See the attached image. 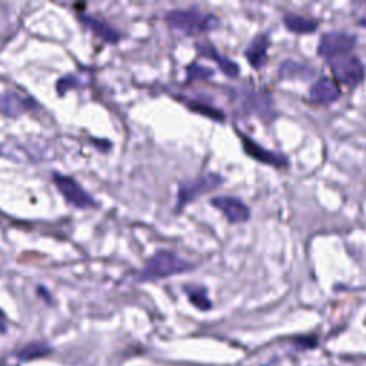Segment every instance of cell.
Returning <instances> with one entry per match:
<instances>
[{
	"label": "cell",
	"mask_w": 366,
	"mask_h": 366,
	"mask_svg": "<svg viewBox=\"0 0 366 366\" xmlns=\"http://www.w3.org/2000/svg\"><path fill=\"white\" fill-rule=\"evenodd\" d=\"M195 268L196 265L193 262L186 261L173 252L159 251L148 259L143 269L136 275V279L139 282L159 280L178 273L189 272Z\"/></svg>",
	"instance_id": "obj_1"
},
{
	"label": "cell",
	"mask_w": 366,
	"mask_h": 366,
	"mask_svg": "<svg viewBox=\"0 0 366 366\" xmlns=\"http://www.w3.org/2000/svg\"><path fill=\"white\" fill-rule=\"evenodd\" d=\"M166 21L172 29L190 36L215 30L221 25L219 18L196 8L171 11L166 15Z\"/></svg>",
	"instance_id": "obj_2"
},
{
	"label": "cell",
	"mask_w": 366,
	"mask_h": 366,
	"mask_svg": "<svg viewBox=\"0 0 366 366\" xmlns=\"http://www.w3.org/2000/svg\"><path fill=\"white\" fill-rule=\"evenodd\" d=\"M224 182L225 179L217 173H206L199 178L182 182L178 189V200L175 205V210H182L188 203L193 202L196 198L222 186Z\"/></svg>",
	"instance_id": "obj_3"
},
{
	"label": "cell",
	"mask_w": 366,
	"mask_h": 366,
	"mask_svg": "<svg viewBox=\"0 0 366 366\" xmlns=\"http://www.w3.org/2000/svg\"><path fill=\"white\" fill-rule=\"evenodd\" d=\"M335 78L349 86V88H355L358 85H360L365 79V66L362 63V60L356 56L352 55H346V56H341L336 59H331L328 60Z\"/></svg>",
	"instance_id": "obj_4"
},
{
	"label": "cell",
	"mask_w": 366,
	"mask_h": 366,
	"mask_svg": "<svg viewBox=\"0 0 366 366\" xmlns=\"http://www.w3.org/2000/svg\"><path fill=\"white\" fill-rule=\"evenodd\" d=\"M356 42H358L356 36L349 32H342V30L326 32L321 38L318 53L324 56L326 60L346 56V55H350V52L355 49Z\"/></svg>",
	"instance_id": "obj_5"
},
{
	"label": "cell",
	"mask_w": 366,
	"mask_h": 366,
	"mask_svg": "<svg viewBox=\"0 0 366 366\" xmlns=\"http://www.w3.org/2000/svg\"><path fill=\"white\" fill-rule=\"evenodd\" d=\"M53 182L67 203L78 209L96 207V200L73 178L53 172Z\"/></svg>",
	"instance_id": "obj_6"
},
{
	"label": "cell",
	"mask_w": 366,
	"mask_h": 366,
	"mask_svg": "<svg viewBox=\"0 0 366 366\" xmlns=\"http://www.w3.org/2000/svg\"><path fill=\"white\" fill-rule=\"evenodd\" d=\"M212 206L221 210L231 224H242L249 221L251 209L244 200L235 196H217L210 200Z\"/></svg>",
	"instance_id": "obj_7"
},
{
	"label": "cell",
	"mask_w": 366,
	"mask_h": 366,
	"mask_svg": "<svg viewBox=\"0 0 366 366\" xmlns=\"http://www.w3.org/2000/svg\"><path fill=\"white\" fill-rule=\"evenodd\" d=\"M239 136H241V140H242V144H244V149L245 152L256 159L258 162H262L265 165H270V166H275V168H287L289 166V159L280 154H275V152H270L265 148H262V146L259 143H256L252 137H249L248 135L242 133V132H238Z\"/></svg>",
	"instance_id": "obj_8"
},
{
	"label": "cell",
	"mask_w": 366,
	"mask_h": 366,
	"mask_svg": "<svg viewBox=\"0 0 366 366\" xmlns=\"http://www.w3.org/2000/svg\"><path fill=\"white\" fill-rule=\"evenodd\" d=\"M38 102L30 96H22L19 93H0V112L8 116H19L28 110L36 109Z\"/></svg>",
	"instance_id": "obj_9"
},
{
	"label": "cell",
	"mask_w": 366,
	"mask_h": 366,
	"mask_svg": "<svg viewBox=\"0 0 366 366\" xmlns=\"http://www.w3.org/2000/svg\"><path fill=\"white\" fill-rule=\"evenodd\" d=\"M341 95H342V92H341L338 84L326 76L316 81L309 91L311 101L315 103H319V105L333 103L341 98Z\"/></svg>",
	"instance_id": "obj_10"
},
{
	"label": "cell",
	"mask_w": 366,
	"mask_h": 366,
	"mask_svg": "<svg viewBox=\"0 0 366 366\" xmlns=\"http://www.w3.org/2000/svg\"><path fill=\"white\" fill-rule=\"evenodd\" d=\"M270 46L269 36L266 33H259L252 39L249 46L245 50V56L248 62L255 67L261 69L268 62V50Z\"/></svg>",
	"instance_id": "obj_11"
},
{
	"label": "cell",
	"mask_w": 366,
	"mask_h": 366,
	"mask_svg": "<svg viewBox=\"0 0 366 366\" xmlns=\"http://www.w3.org/2000/svg\"><path fill=\"white\" fill-rule=\"evenodd\" d=\"M198 52L200 55H203L205 57L212 59L213 62H216L219 64V69H221L227 76H229V78L239 76V66H238V63L231 60L229 57L224 56L221 52H217L213 45H210V43H198Z\"/></svg>",
	"instance_id": "obj_12"
},
{
	"label": "cell",
	"mask_w": 366,
	"mask_h": 366,
	"mask_svg": "<svg viewBox=\"0 0 366 366\" xmlns=\"http://www.w3.org/2000/svg\"><path fill=\"white\" fill-rule=\"evenodd\" d=\"M79 18L84 22V25L86 28H89L102 40H105L108 43H118V42H120L122 33L119 30H116L113 26H110L109 23H106V22H103L101 19H96L93 16H89V15H81Z\"/></svg>",
	"instance_id": "obj_13"
},
{
	"label": "cell",
	"mask_w": 366,
	"mask_h": 366,
	"mask_svg": "<svg viewBox=\"0 0 366 366\" xmlns=\"http://www.w3.org/2000/svg\"><path fill=\"white\" fill-rule=\"evenodd\" d=\"M283 23L287 30L294 33H312L318 29V21L304 18L290 12L283 15Z\"/></svg>",
	"instance_id": "obj_14"
},
{
	"label": "cell",
	"mask_w": 366,
	"mask_h": 366,
	"mask_svg": "<svg viewBox=\"0 0 366 366\" xmlns=\"http://www.w3.org/2000/svg\"><path fill=\"white\" fill-rule=\"evenodd\" d=\"M185 292L189 297V301L192 305H195L200 311H209L212 308V302L207 298L206 290L203 287H196V286H185Z\"/></svg>",
	"instance_id": "obj_15"
},
{
	"label": "cell",
	"mask_w": 366,
	"mask_h": 366,
	"mask_svg": "<svg viewBox=\"0 0 366 366\" xmlns=\"http://www.w3.org/2000/svg\"><path fill=\"white\" fill-rule=\"evenodd\" d=\"M251 105L261 116H269L272 113V98L269 93L252 95Z\"/></svg>",
	"instance_id": "obj_16"
},
{
	"label": "cell",
	"mask_w": 366,
	"mask_h": 366,
	"mask_svg": "<svg viewBox=\"0 0 366 366\" xmlns=\"http://www.w3.org/2000/svg\"><path fill=\"white\" fill-rule=\"evenodd\" d=\"M279 73L283 78H295V76H302L304 73H308V67L295 60H286L280 64Z\"/></svg>",
	"instance_id": "obj_17"
},
{
	"label": "cell",
	"mask_w": 366,
	"mask_h": 366,
	"mask_svg": "<svg viewBox=\"0 0 366 366\" xmlns=\"http://www.w3.org/2000/svg\"><path fill=\"white\" fill-rule=\"evenodd\" d=\"M50 346H47L46 343H30L28 346H25L21 352H19V356L25 360L28 359H33V358H39V356H45L50 352Z\"/></svg>",
	"instance_id": "obj_18"
},
{
	"label": "cell",
	"mask_w": 366,
	"mask_h": 366,
	"mask_svg": "<svg viewBox=\"0 0 366 366\" xmlns=\"http://www.w3.org/2000/svg\"><path fill=\"white\" fill-rule=\"evenodd\" d=\"M213 76V70H210L209 67H205V66H200V64H190L188 66V79L189 81H193V79H207Z\"/></svg>",
	"instance_id": "obj_19"
},
{
	"label": "cell",
	"mask_w": 366,
	"mask_h": 366,
	"mask_svg": "<svg viewBox=\"0 0 366 366\" xmlns=\"http://www.w3.org/2000/svg\"><path fill=\"white\" fill-rule=\"evenodd\" d=\"M6 331H8V324L2 316V314H0V333H6Z\"/></svg>",
	"instance_id": "obj_20"
}]
</instances>
